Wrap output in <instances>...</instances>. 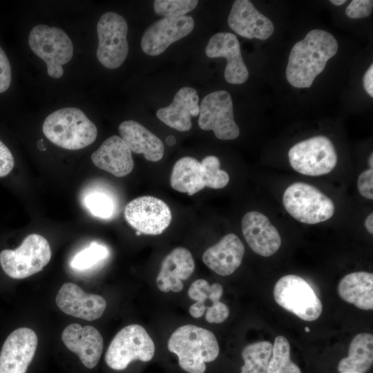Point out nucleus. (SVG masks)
<instances>
[{
	"mask_svg": "<svg viewBox=\"0 0 373 373\" xmlns=\"http://www.w3.org/2000/svg\"><path fill=\"white\" fill-rule=\"evenodd\" d=\"M14 165L15 160L12 153L0 140V178L8 175Z\"/></svg>",
	"mask_w": 373,
	"mask_h": 373,
	"instance_id": "38",
	"label": "nucleus"
},
{
	"mask_svg": "<svg viewBox=\"0 0 373 373\" xmlns=\"http://www.w3.org/2000/svg\"><path fill=\"white\" fill-rule=\"evenodd\" d=\"M202 177L205 187L211 189H222L229 181L228 173L220 169V160L213 155H209L200 162Z\"/></svg>",
	"mask_w": 373,
	"mask_h": 373,
	"instance_id": "33",
	"label": "nucleus"
},
{
	"mask_svg": "<svg viewBox=\"0 0 373 373\" xmlns=\"http://www.w3.org/2000/svg\"><path fill=\"white\" fill-rule=\"evenodd\" d=\"M198 125L204 131L212 130L220 140H233L239 136L240 129L234 120L231 97L227 91H214L202 99Z\"/></svg>",
	"mask_w": 373,
	"mask_h": 373,
	"instance_id": "11",
	"label": "nucleus"
},
{
	"mask_svg": "<svg viewBox=\"0 0 373 373\" xmlns=\"http://www.w3.org/2000/svg\"><path fill=\"white\" fill-rule=\"evenodd\" d=\"M365 227L367 231L372 234L373 233V213H370L365 220Z\"/></svg>",
	"mask_w": 373,
	"mask_h": 373,
	"instance_id": "40",
	"label": "nucleus"
},
{
	"mask_svg": "<svg viewBox=\"0 0 373 373\" xmlns=\"http://www.w3.org/2000/svg\"><path fill=\"white\" fill-rule=\"evenodd\" d=\"M337 50L338 42L329 32L310 30L291 50L286 68L287 82L295 88H309Z\"/></svg>",
	"mask_w": 373,
	"mask_h": 373,
	"instance_id": "1",
	"label": "nucleus"
},
{
	"mask_svg": "<svg viewBox=\"0 0 373 373\" xmlns=\"http://www.w3.org/2000/svg\"><path fill=\"white\" fill-rule=\"evenodd\" d=\"M288 157L291 167L296 171L310 176L329 173L338 161L332 141L323 135L296 144L289 149Z\"/></svg>",
	"mask_w": 373,
	"mask_h": 373,
	"instance_id": "9",
	"label": "nucleus"
},
{
	"mask_svg": "<svg viewBox=\"0 0 373 373\" xmlns=\"http://www.w3.org/2000/svg\"><path fill=\"white\" fill-rule=\"evenodd\" d=\"M205 52L210 58L227 59L224 78L229 84H242L248 79L249 72L242 57L240 43L235 35L227 32L215 34L210 38Z\"/></svg>",
	"mask_w": 373,
	"mask_h": 373,
	"instance_id": "17",
	"label": "nucleus"
},
{
	"mask_svg": "<svg viewBox=\"0 0 373 373\" xmlns=\"http://www.w3.org/2000/svg\"><path fill=\"white\" fill-rule=\"evenodd\" d=\"M52 256L48 240L41 235L26 236L17 249H4L0 253V265L10 278L23 279L43 269Z\"/></svg>",
	"mask_w": 373,
	"mask_h": 373,
	"instance_id": "5",
	"label": "nucleus"
},
{
	"mask_svg": "<svg viewBox=\"0 0 373 373\" xmlns=\"http://www.w3.org/2000/svg\"><path fill=\"white\" fill-rule=\"evenodd\" d=\"M11 83V67L3 50L0 46V93L6 91Z\"/></svg>",
	"mask_w": 373,
	"mask_h": 373,
	"instance_id": "37",
	"label": "nucleus"
},
{
	"mask_svg": "<svg viewBox=\"0 0 373 373\" xmlns=\"http://www.w3.org/2000/svg\"><path fill=\"white\" fill-rule=\"evenodd\" d=\"M197 91L188 86L181 88L169 106L157 111V118L179 131H188L192 127L191 117L200 113Z\"/></svg>",
	"mask_w": 373,
	"mask_h": 373,
	"instance_id": "22",
	"label": "nucleus"
},
{
	"mask_svg": "<svg viewBox=\"0 0 373 373\" xmlns=\"http://www.w3.org/2000/svg\"><path fill=\"white\" fill-rule=\"evenodd\" d=\"M176 140L173 135H169L166 138V142L169 146H173L175 144Z\"/></svg>",
	"mask_w": 373,
	"mask_h": 373,
	"instance_id": "41",
	"label": "nucleus"
},
{
	"mask_svg": "<svg viewBox=\"0 0 373 373\" xmlns=\"http://www.w3.org/2000/svg\"><path fill=\"white\" fill-rule=\"evenodd\" d=\"M267 373H301L291 360L289 343L283 336H278L274 340Z\"/></svg>",
	"mask_w": 373,
	"mask_h": 373,
	"instance_id": "31",
	"label": "nucleus"
},
{
	"mask_svg": "<svg viewBox=\"0 0 373 373\" xmlns=\"http://www.w3.org/2000/svg\"><path fill=\"white\" fill-rule=\"evenodd\" d=\"M359 193L365 198L373 199V169H369L362 172L357 181Z\"/></svg>",
	"mask_w": 373,
	"mask_h": 373,
	"instance_id": "36",
	"label": "nucleus"
},
{
	"mask_svg": "<svg viewBox=\"0 0 373 373\" xmlns=\"http://www.w3.org/2000/svg\"><path fill=\"white\" fill-rule=\"evenodd\" d=\"M244 238L257 254L269 257L276 254L281 245V238L278 229L263 213L252 211L242 219Z\"/></svg>",
	"mask_w": 373,
	"mask_h": 373,
	"instance_id": "18",
	"label": "nucleus"
},
{
	"mask_svg": "<svg viewBox=\"0 0 373 373\" xmlns=\"http://www.w3.org/2000/svg\"><path fill=\"white\" fill-rule=\"evenodd\" d=\"M108 254L109 251L106 246L93 242L73 256L70 266L73 269L84 271L106 259Z\"/></svg>",
	"mask_w": 373,
	"mask_h": 373,
	"instance_id": "32",
	"label": "nucleus"
},
{
	"mask_svg": "<svg viewBox=\"0 0 373 373\" xmlns=\"http://www.w3.org/2000/svg\"><path fill=\"white\" fill-rule=\"evenodd\" d=\"M127 32L126 20L117 13L108 12L99 19L96 55L99 61L106 68H117L125 61L128 52Z\"/></svg>",
	"mask_w": 373,
	"mask_h": 373,
	"instance_id": "10",
	"label": "nucleus"
},
{
	"mask_svg": "<svg viewBox=\"0 0 373 373\" xmlns=\"http://www.w3.org/2000/svg\"><path fill=\"white\" fill-rule=\"evenodd\" d=\"M340 297L363 310L373 309V274L356 271L345 276L338 285Z\"/></svg>",
	"mask_w": 373,
	"mask_h": 373,
	"instance_id": "26",
	"label": "nucleus"
},
{
	"mask_svg": "<svg viewBox=\"0 0 373 373\" xmlns=\"http://www.w3.org/2000/svg\"><path fill=\"white\" fill-rule=\"evenodd\" d=\"M369 164L371 169H372V166H373V154L372 153H371L370 157L369 158Z\"/></svg>",
	"mask_w": 373,
	"mask_h": 373,
	"instance_id": "43",
	"label": "nucleus"
},
{
	"mask_svg": "<svg viewBox=\"0 0 373 373\" xmlns=\"http://www.w3.org/2000/svg\"><path fill=\"white\" fill-rule=\"evenodd\" d=\"M44 135L54 144L68 150H78L96 139V126L77 108L68 107L50 114L44 120Z\"/></svg>",
	"mask_w": 373,
	"mask_h": 373,
	"instance_id": "3",
	"label": "nucleus"
},
{
	"mask_svg": "<svg viewBox=\"0 0 373 373\" xmlns=\"http://www.w3.org/2000/svg\"><path fill=\"white\" fill-rule=\"evenodd\" d=\"M346 0H331L330 2L335 6H341L346 3Z\"/></svg>",
	"mask_w": 373,
	"mask_h": 373,
	"instance_id": "42",
	"label": "nucleus"
},
{
	"mask_svg": "<svg viewBox=\"0 0 373 373\" xmlns=\"http://www.w3.org/2000/svg\"><path fill=\"white\" fill-rule=\"evenodd\" d=\"M195 269V262L191 252L184 247L173 249L163 259L156 278L158 289L163 292L180 291Z\"/></svg>",
	"mask_w": 373,
	"mask_h": 373,
	"instance_id": "21",
	"label": "nucleus"
},
{
	"mask_svg": "<svg viewBox=\"0 0 373 373\" xmlns=\"http://www.w3.org/2000/svg\"><path fill=\"white\" fill-rule=\"evenodd\" d=\"M136 233V235H137V236H140V235H141V234H142V233H141L140 232H139V231H136V233Z\"/></svg>",
	"mask_w": 373,
	"mask_h": 373,
	"instance_id": "47",
	"label": "nucleus"
},
{
	"mask_svg": "<svg viewBox=\"0 0 373 373\" xmlns=\"http://www.w3.org/2000/svg\"><path fill=\"white\" fill-rule=\"evenodd\" d=\"M305 331H306L307 332H309V330H310L309 328L307 327H306L305 328Z\"/></svg>",
	"mask_w": 373,
	"mask_h": 373,
	"instance_id": "46",
	"label": "nucleus"
},
{
	"mask_svg": "<svg viewBox=\"0 0 373 373\" xmlns=\"http://www.w3.org/2000/svg\"><path fill=\"white\" fill-rule=\"evenodd\" d=\"M55 300L65 314L86 321L99 318L106 307L102 296L88 294L73 283H66L61 287Z\"/></svg>",
	"mask_w": 373,
	"mask_h": 373,
	"instance_id": "16",
	"label": "nucleus"
},
{
	"mask_svg": "<svg viewBox=\"0 0 373 373\" xmlns=\"http://www.w3.org/2000/svg\"><path fill=\"white\" fill-rule=\"evenodd\" d=\"M228 24L234 32L247 39L265 40L274 31L272 21L258 12L249 0L233 2L228 17Z\"/></svg>",
	"mask_w": 373,
	"mask_h": 373,
	"instance_id": "19",
	"label": "nucleus"
},
{
	"mask_svg": "<svg viewBox=\"0 0 373 373\" xmlns=\"http://www.w3.org/2000/svg\"><path fill=\"white\" fill-rule=\"evenodd\" d=\"M93 163L116 177L128 175L133 169L131 151L124 141L117 135L106 139L91 155Z\"/></svg>",
	"mask_w": 373,
	"mask_h": 373,
	"instance_id": "24",
	"label": "nucleus"
},
{
	"mask_svg": "<svg viewBox=\"0 0 373 373\" xmlns=\"http://www.w3.org/2000/svg\"><path fill=\"white\" fill-rule=\"evenodd\" d=\"M198 3L197 0H155L153 6L158 15L178 17L192 11Z\"/></svg>",
	"mask_w": 373,
	"mask_h": 373,
	"instance_id": "34",
	"label": "nucleus"
},
{
	"mask_svg": "<svg viewBox=\"0 0 373 373\" xmlns=\"http://www.w3.org/2000/svg\"><path fill=\"white\" fill-rule=\"evenodd\" d=\"M178 357L179 365L188 373H204L205 363L213 361L219 354V345L211 331L194 325L178 327L167 344Z\"/></svg>",
	"mask_w": 373,
	"mask_h": 373,
	"instance_id": "2",
	"label": "nucleus"
},
{
	"mask_svg": "<svg viewBox=\"0 0 373 373\" xmlns=\"http://www.w3.org/2000/svg\"><path fill=\"white\" fill-rule=\"evenodd\" d=\"M38 147L41 149V150H45V148L44 144H43V140H40L39 143H38Z\"/></svg>",
	"mask_w": 373,
	"mask_h": 373,
	"instance_id": "44",
	"label": "nucleus"
},
{
	"mask_svg": "<svg viewBox=\"0 0 373 373\" xmlns=\"http://www.w3.org/2000/svg\"><path fill=\"white\" fill-rule=\"evenodd\" d=\"M81 200L85 209L97 218L109 219L115 213V202L113 197L100 188L92 186L85 189Z\"/></svg>",
	"mask_w": 373,
	"mask_h": 373,
	"instance_id": "29",
	"label": "nucleus"
},
{
	"mask_svg": "<svg viewBox=\"0 0 373 373\" xmlns=\"http://www.w3.org/2000/svg\"><path fill=\"white\" fill-rule=\"evenodd\" d=\"M222 294V286L218 283L210 285L204 279L195 280L188 290L189 298L196 301L189 307L191 316L198 318L205 314L208 323L224 322L229 317V309L220 301Z\"/></svg>",
	"mask_w": 373,
	"mask_h": 373,
	"instance_id": "15",
	"label": "nucleus"
},
{
	"mask_svg": "<svg viewBox=\"0 0 373 373\" xmlns=\"http://www.w3.org/2000/svg\"><path fill=\"white\" fill-rule=\"evenodd\" d=\"M373 335L370 333H360L352 340L348 356L338 363V370L365 372L372 365Z\"/></svg>",
	"mask_w": 373,
	"mask_h": 373,
	"instance_id": "28",
	"label": "nucleus"
},
{
	"mask_svg": "<svg viewBox=\"0 0 373 373\" xmlns=\"http://www.w3.org/2000/svg\"><path fill=\"white\" fill-rule=\"evenodd\" d=\"M37 336L31 329L12 332L0 352V373H26L37 346Z\"/></svg>",
	"mask_w": 373,
	"mask_h": 373,
	"instance_id": "13",
	"label": "nucleus"
},
{
	"mask_svg": "<svg viewBox=\"0 0 373 373\" xmlns=\"http://www.w3.org/2000/svg\"><path fill=\"white\" fill-rule=\"evenodd\" d=\"M193 27L194 20L191 16L164 17L144 32L141 39L142 49L148 55H159L171 44L189 35Z\"/></svg>",
	"mask_w": 373,
	"mask_h": 373,
	"instance_id": "14",
	"label": "nucleus"
},
{
	"mask_svg": "<svg viewBox=\"0 0 373 373\" xmlns=\"http://www.w3.org/2000/svg\"><path fill=\"white\" fill-rule=\"evenodd\" d=\"M28 44L33 52L46 63L48 75L60 78L64 74L62 65L73 55V45L68 35L59 28L39 24L30 30Z\"/></svg>",
	"mask_w": 373,
	"mask_h": 373,
	"instance_id": "6",
	"label": "nucleus"
},
{
	"mask_svg": "<svg viewBox=\"0 0 373 373\" xmlns=\"http://www.w3.org/2000/svg\"><path fill=\"white\" fill-rule=\"evenodd\" d=\"M283 203L286 211L298 221L309 224L329 220L334 215L333 201L315 186L301 182L289 186Z\"/></svg>",
	"mask_w": 373,
	"mask_h": 373,
	"instance_id": "4",
	"label": "nucleus"
},
{
	"mask_svg": "<svg viewBox=\"0 0 373 373\" xmlns=\"http://www.w3.org/2000/svg\"><path fill=\"white\" fill-rule=\"evenodd\" d=\"M121 138L131 151L142 153L146 160L160 161L164 152L162 142L140 123L133 120L122 122L118 127Z\"/></svg>",
	"mask_w": 373,
	"mask_h": 373,
	"instance_id": "25",
	"label": "nucleus"
},
{
	"mask_svg": "<svg viewBox=\"0 0 373 373\" xmlns=\"http://www.w3.org/2000/svg\"><path fill=\"white\" fill-rule=\"evenodd\" d=\"M61 339L66 347L79 356L85 367L92 369L97 365L103 351V338L96 328L73 323L64 329Z\"/></svg>",
	"mask_w": 373,
	"mask_h": 373,
	"instance_id": "20",
	"label": "nucleus"
},
{
	"mask_svg": "<svg viewBox=\"0 0 373 373\" xmlns=\"http://www.w3.org/2000/svg\"><path fill=\"white\" fill-rule=\"evenodd\" d=\"M154 354L152 338L142 326L133 324L117 333L106 350L105 361L111 369L122 370L135 360L150 361Z\"/></svg>",
	"mask_w": 373,
	"mask_h": 373,
	"instance_id": "7",
	"label": "nucleus"
},
{
	"mask_svg": "<svg viewBox=\"0 0 373 373\" xmlns=\"http://www.w3.org/2000/svg\"><path fill=\"white\" fill-rule=\"evenodd\" d=\"M272 346L270 342L266 341L247 345L241 353L244 365L240 373H267Z\"/></svg>",
	"mask_w": 373,
	"mask_h": 373,
	"instance_id": "30",
	"label": "nucleus"
},
{
	"mask_svg": "<svg viewBox=\"0 0 373 373\" xmlns=\"http://www.w3.org/2000/svg\"><path fill=\"white\" fill-rule=\"evenodd\" d=\"M124 217L136 231L147 235H159L170 224L171 212L163 200L146 195L129 202L124 209Z\"/></svg>",
	"mask_w": 373,
	"mask_h": 373,
	"instance_id": "12",
	"label": "nucleus"
},
{
	"mask_svg": "<svg viewBox=\"0 0 373 373\" xmlns=\"http://www.w3.org/2000/svg\"><path fill=\"white\" fill-rule=\"evenodd\" d=\"M363 86L367 94L373 97V64H371L364 74Z\"/></svg>",
	"mask_w": 373,
	"mask_h": 373,
	"instance_id": "39",
	"label": "nucleus"
},
{
	"mask_svg": "<svg viewBox=\"0 0 373 373\" xmlns=\"http://www.w3.org/2000/svg\"><path fill=\"white\" fill-rule=\"evenodd\" d=\"M372 10V0H353L347 7L345 13L350 18L360 19L370 16Z\"/></svg>",
	"mask_w": 373,
	"mask_h": 373,
	"instance_id": "35",
	"label": "nucleus"
},
{
	"mask_svg": "<svg viewBox=\"0 0 373 373\" xmlns=\"http://www.w3.org/2000/svg\"><path fill=\"white\" fill-rule=\"evenodd\" d=\"M340 373H365V372H354V371H345V372H341Z\"/></svg>",
	"mask_w": 373,
	"mask_h": 373,
	"instance_id": "45",
	"label": "nucleus"
},
{
	"mask_svg": "<svg viewBox=\"0 0 373 373\" xmlns=\"http://www.w3.org/2000/svg\"><path fill=\"white\" fill-rule=\"evenodd\" d=\"M274 297L280 307L306 321L316 320L322 313L323 305L314 290L297 275L280 278L275 285Z\"/></svg>",
	"mask_w": 373,
	"mask_h": 373,
	"instance_id": "8",
	"label": "nucleus"
},
{
	"mask_svg": "<svg viewBox=\"0 0 373 373\" xmlns=\"http://www.w3.org/2000/svg\"><path fill=\"white\" fill-rule=\"evenodd\" d=\"M244 254L245 246L240 239L229 233L204 252L202 260L217 274L229 276L240 265Z\"/></svg>",
	"mask_w": 373,
	"mask_h": 373,
	"instance_id": "23",
	"label": "nucleus"
},
{
	"mask_svg": "<svg viewBox=\"0 0 373 373\" xmlns=\"http://www.w3.org/2000/svg\"><path fill=\"white\" fill-rule=\"evenodd\" d=\"M170 183L173 189L189 195L204 189L200 162L192 157L179 159L173 167Z\"/></svg>",
	"mask_w": 373,
	"mask_h": 373,
	"instance_id": "27",
	"label": "nucleus"
}]
</instances>
